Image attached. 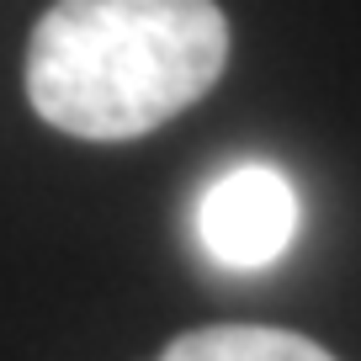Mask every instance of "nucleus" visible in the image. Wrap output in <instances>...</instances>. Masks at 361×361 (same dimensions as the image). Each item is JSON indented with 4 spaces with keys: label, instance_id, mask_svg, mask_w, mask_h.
I'll use <instances>...</instances> for the list:
<instances>
[{
    "label": "nucleus",
    "instance_id": "nucleus-1",
    "mask_svg": "<svg viewBox=\"0 0 361 361\" xmlns=\"http://www.w3.org/2000/svg\"><path fill=\"white\" fill-rule=\"evenodd\" d=\"M224 64L213 0H59L27 43V102L59 133L117 144L202 102Z\"/></svg>",
    "mask_w": 361,
    "mask_h": 361
},
{
    "label": "nucleus",
    "instance_id": "nucleus-2",
    "mask_svg": "<svg viewBox=\"0 0 361 361\" xmlns=\"http://www.w3.org/2000/svg\"><path fill=\"white\" fill-rule=\"evenodd\" d=\"M298 234V192L276 165H234L197 197V239L228 271L282 260Z\"/></svg>",
    "mask_w": 361,
    "mask_h": 361
},
{
    "label": "nucleus",
    "instance_id": "nucleus-3",
    "mask_svg": "<svg viewBox=\"0 0 361 361\" xmlns=\"http://www.w3.org/2000/svg\"><path fill=\"white\" fill-rule=\"evenodd\" d=\"M154 361H335L324 345L293 335V329H260V324H213L176 335Z\"/></svg>",
    "mask_w": 361,
    "mask_h": 361
}]
</instances>
